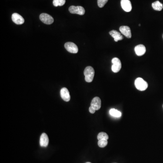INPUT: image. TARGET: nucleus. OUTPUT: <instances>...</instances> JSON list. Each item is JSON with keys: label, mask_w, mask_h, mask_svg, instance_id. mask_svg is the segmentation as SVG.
<instances>
[{"label": "nucleus", "mask_w": 163, "mask_h": 163, "mask_svg": "<svg viewBox=\"0 0 163 163\" xmlns=\"http://www.w3.org/2000/svg\"><path fill=\"white\" fill-rule=\"evenodd\" d=\"M109 34L113 38L115 42H118L119 41H122L123 39V37L122 36L120 32H118L116 30H112L110 31Z\"/></svg>", "instance_id": "nucleus-14"}, {"label": "nucleus", "mask_w": 163, "mask_h": 163, "mask_svg": "<svg viewBox=\"0 0 163 163\" xmlns=\"http://www.w3.org/2000/svg\"><path fill=\"white\" fill-rule=\"evenodd\" d=\"M109 136L106 133L103 132L99 133L98 136V140H102V139H105L107 140Z\"/></svg>", "instance_id": "nucleus-18"}, {"label": "nucleus", "mask_w": 163, "mask_h": 163, "mask_svg": "<svg viewBox=\"0 0 163 163\" xmlns=\"http://www.w3.org/2000/svg\"><path fill=\"white\" fill-rule=\"evenodd\" d=\"M122 35H125L127 38L131 37V30L130 28L128 26H120L119 29Z\"/></svg>", "instance_id": "nucleus-10"}, {"label": "nucleus", "mask_w": 163, "mask_h": 163, "mask_svg": "<svg viewBox=\"0 0 163 163\" xmlns=\"http://www.w3.org/2000/svg\"><path fill=\"white\" fill-rule=\"evenodd\" d=\"M109 113L113 117L119 118V117H120V116H122V113L117 110L115 109H111L110 110Z\"/></svg>", "instance_id": "nucleus-16"}, {"label": "nucleus", "mask_w": 163, "mask_h": 163, "mask_svg": "<svg viewBox=\"0 0 163 163\" xmlns=\"http://www.w3.org/2000/svg\"><path fill=\"white\" fill-rule=\"evenodd\" d=\"M69 11L72 14H76L79 15H83L85 13V10L81 6H72L69 7Z\"/></svg>", "instance_id": "nucleus-5"}, {"label": "nucleus", "mask_w": 163, "mask_h": 163, "mask_svg": "<svg viewBox=\"0 0 163 163\" xmlns=\"http://www.w3.org/2000/svg\"><path fill=\"white\" fill-rule=\"evenodd\" d=\"M121 6L124 11L130 12L132 9V5L130 0H121Z\"/></svg>", "instance_id": "nucleus-8"}, {"label": "nucleus", "mask_w": 163, "mask_h": 163, "mask_svg": "<svg viewBox=\"0 0 163 163\" xmlns=\"http://www.w3.org/2000/svg\"></svg>", "instance_id": "nucleus-25"}, {"label": "nucleus", "mask_w": 163, "mask_h": 163, "mask_svg": "<svg viewBox=\"0 0 163 163\" xmlns=\"http://www.w3.org/2000/svg\"><path fill=\"white\" fill-rule=\"evenodd\" d=\"M39 19L42 22L47 25L52 24L54 21V18L46 13H42L39 15Z\"/></svg>", "instance_id": "nucleus-4"}, {"label": "nucleus", "mask_w": 163, "mask_h": 163, "mask_svg": "<svg viewBox=\"0 0 163 163\" xmlns=\"http://www.w3.org/2000/svg\"><path fill=\"white\" fill-rule=\"evenodd\" d=\"M91 106L94 108L96 111L98 110L101 108V100L98 97H95L92 100L91 103Z\"/></svg>", "instance_id": "nucleus-11"}, {"label": "nucleus", "mask_w": 163, "mask_h": 163, "mask_svg": "<svg viewBox=\"0 0 163 163\" xmlns=\"http://www.w3.org/2000/svg\"><path fill=\"white\" fill-rule=\"evenodd\" d=\"M90 163V162H87V163Z\"/></svg>", "instance_id": "nucleus-23"}, {"label": "nucleus", "mask_w": 163, "mask_h": 163, "mask_svg": "<svg viewBox=\"0 0 163 163\" xmlns=\"http://www.w3.org/2000/svg\"><path fill=\"white\" fill-rule=\"evenodd\" d=\"M49 143L48 136L45 133H43L40 137L39 143L41 147H47Z\"/></svg>", "instance_id": "nucleus-12"}, {"label": "nucleus", "mask_w": 163, "mask_h": 163, "mask_svg": "<svg viewBox=\"0 0 163 163\" xmlns=\"http://www.w3.org/2000/svg\"><path fill=\"white\" fill-rule=\"evenodd\" d=\"M136 88L139 91H143L148 88V83L141 78L136 79L135 81Z\"/></svg>", "instance_id": "nucleus-2"}, {"label": "nucleus", "mask_w": 163, "mask_h": 163, "mask_svg": "<svg viewBox=\"0 0 163 163\" xmlns=\"http://www.w3.org/2000/svg\"><path fill=\"white\" fill-rule=\"evenodd\" d=\"M107 144H108V141L107 140L105 139H102V140H99L98 141V145L101 148H104L106 146Z\"/></svg>", "instance_id": "nucleus-19"}, {"label": "nucleus", "mask_w": 163, "mask_h": 163, "mask_svg": "<svg viewBox=\"0 0 163 163\" xmlns=\"http://www.w3.org/2000/svg\"><path fill=\"white\" fill-rule=\"evenodd\" d=\"M152 7L154 10L157 11H161L163 9V5L160 1H157L152 4Z\"/></svg>", "instance_id": "nucleus-15"}, {"label": "nucleus", "mask_w": 163, "mask_h": 163, "mask_svg": "<svg viewBox=\"0 0 163 163\" xmlns=\"http://www.w3.org/2000/svg\"><path fill=\"white\" fill-rule=\"evenodd\" d=\"M108 0H98V4L100 8L104 7Z\"/></svg>", "instance_id": "nucleus-20"}, {"label": "nucleus", "mask_w": 163, "mask_h": 163, "mask_svg": "<svg viewBox=\"0 0 163 163\" xmlns=\"http://www.w3.org/2000/svg\"><path fill=\"white\" fill-rule=\"evenodd\" d=\"M135 51L137 56H142L146 53V47L143 45H139L135 47Z\"/></svg>", "instance_id": "nucleus-13"}, {"label": "nucleus", "mask_w": 163, "mask_h": 163, "mask_svg": "<svg viewBox=\"0 0 163 163\" xmlns=\"http://www.w3.org/2000/svg\"><path fill=\"white\" fill-rule=\"evenodd\" d=\"M12 20L17 25H22L25 22L24 18L18 13H13L12 15Z\"/></svg>", "instance_id": "nucleus-7"}, {"label": "nucleus", "mask_w": 163, "mask_h": 163, "mask_svg": "<svg viewBox=\"0 0 163 163\" xmlns=\"http://www.w3.org/2000/svg\"><path fill=\"white\" fill-rule=\"evenodd\" d=\"M65 47L68 52L73 54H76L79 51L78 46L75 43L72 42H69L66 43L65 45Z\"/></svg>", "instance_id": "nucleus-6"}, {"label": "nucleus", "mask_w": 163, "mask_h": 163, "mask_svg": "<svg viewBox=\"0 0 163 163\" xmlns=\"http://www.w3.org/2000/svg\"><path fill=\"white\" fill-rule=\"evenodd\" d=\"M66 0H54L53 3L55 7L64 6Z\"/></svg>", "instance_id": "nucleus-17"}, {"label": "nucleus", "mask_w": 163, "mask_h": 163, "mask_svg": "<svg viewBox=\"0 0 163 163\" xmlns=\"http://www.w3.org/2000/svg\"><path fill=\"white\" fill-rule=\"evenodd\" d=\"M112 70L115 73H118L122 68V63L120 60L117 58H114L112 60Z\"/></svg>", "instance_id": "nucleus-3"}, {"label": "nucleus", "mask_w": 163, "mask_h": 163, "mask_svg": "<svg viewBox=\"0 0 163 163\" xmlns=\"http://www.w3.org/2000/svg\"><path fill=\"white\" fill-rule=\"evenodd\" d=\"M84 75L85 76V80L86 82H92L93 81L95 75V71L93 68L91 66L86 67L84 71Z\"/></svg>", "instance_id": "nucleus-1"}, {"label": "nucleus", "mask_w": 163, "mask_h": 163, "mask_svg": "<svg viewBox=\"0 0 163 163\" xmlns=\"http://www.w3.org/2000/svg\"><path fill=\"white\" fill-rule=\"evenodd\" d=\"M60 96H61L63 100H64L65 102H69L70 101V93L67 88H63L61 89Z\"/></svg>", "instance_id": "nucleus-9"}, {"label": "nucleus", "mask_w": 163, "mask_h": 163, "mask_svg": "<svg viewBox=\"0 0 163 163\" xmlns=\"http://www.w3.org/2000/svg\"><path fill=\"white\" fill-rule=\"evenodd\" d=\"M89 111L92 114H93L95 112V109L92 107V106H90L89 107Z\"/></svg>", "instance_id": "nucleus-21"}, {"label": "nucleus", "mask_w": 163, "mask_h": 163, "mask_svg": "<svg viewBox=\"0 0 163 163\" xmlns=\"http://www.w3.org/2000/svg\"></svg>", "instance_id": "nucleus-24"}, {"label": "nucleus", "mask_w": 163, "mask_h": 163, "mask_svg": "<svg viewBox=\"0 0 163 163\" xmlns=\"http://www.w3.org/2000/svg\"><path fill=\"white\" fill-rule=\"evenodd\" d=\"M140 25H140V24H139V26H140Z\"/></svg>", "instance_id": "nucleus-22"}]
</instances>
